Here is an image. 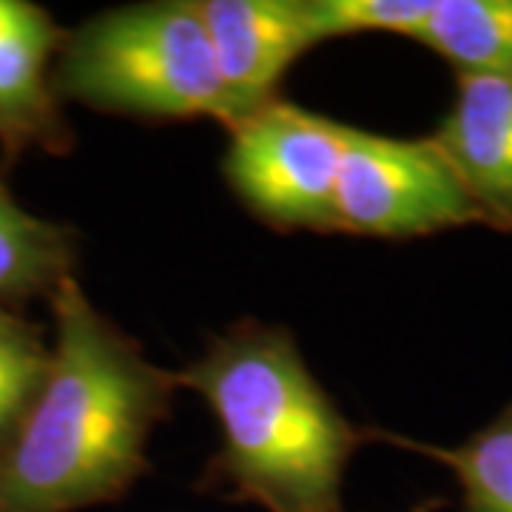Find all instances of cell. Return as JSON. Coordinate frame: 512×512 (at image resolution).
Instances as JSON below:
<instances>
[{"instance_id": "obj_1", "label": "cell", "mask_w": 512, "mask_h": 512, "mask_svg": "<svg viewBox=\"0 0 512 512\" xmlns=\"http://www.w3.org/2000/svg\"><path fill=\"white\" fill-rule=\"evenodd\" d=\"M46 302L49 370L0 447V512H77L123 498L148 473L151 436L180 390L177 373L97 311L77 276Z\"/></svg>"}, {"instance_id": "obj_9", "label": "cell", "mask_w": 512, "mask_h": 512, "mask_svg": "<svg viewBox=\"0 0 512 512\" xmlns=\"http://www.w3.org/2000/svg\"><path fill=\"white\" fill-rule=\"evenodd\" d=\"M77 234L66 222L26 211L0 177V305L49 299L74 276Z\"/></svg>"}, {"instance_id": "obj_11", "label": "cell", "mask_w": 512, "mask_h": 512, "mask_svg": "<svg viewBox=\"0 0 512 512\" xmlns=\"http://www.w3.org/2000/svg\"><path fill=\"white\" fill-rule=\"evenodd\" d=\"M365 436L367 441L382 439L416 450L450 467L461 484L464 512H512V404L458 447L410 441L373 427H365Z\"/></svg>"}, {"instance_id": "obj_2", "label": "cell", "mask_w": 512, "mask_h": 512, "mask_svg": "<svg viewBox=\"0 0 512 512\" xmlns=\"http://www.w3.org/2000/svg\"><path fill=\"white\" fill-rule=\"evenodd\" d=\"M220 427L208 476L268 512H342V484L365 427L336 407L288 328L239 322L177 373Z\"/></svg>"}, {"instance_id": "obj_3", "label": "cell", "mask_w": 512, "mask_h": 512, "mask_svg": "<svg viewBox=\"0 0 512 512\" xmlns=\"http://www.w3.org/2000/svg\"><path fill=\"white\" fill-rule=\"evenodd\" d=\"M55 89L103 114L231 123L200 0L128 3L66 29Z\"/></svg>"}, {"instance_id": "obj_5", "label": "cell", "mask_w": 512, "mask_h": 512, "mask_svg": "<svg viewBox=\"0 0 512 512\" xmlns=\"http://www.w3.org/2000/svg\"><path fill=\"white\" fill-rule=\"evenodd\" d=\"M336 234L413 239L478 222L433 140L384 137L339 123Z\"/></svg>"}, {"instance_id": "obj_10", "label": "cell", "mask_w": 512, "mask_h": 512, "mask_svg": "<svg viewBox=\"0 0 512 512\" xmlns=\"http://www.w3.org/2000/svg\"><path fill=\"white\" fill-rule=\"evenodd\" d=\"M416 40L458 77L512 80V0H433Z\"/></svg>"}, {"instance_id": "obj_7", "label": "cell", "mask_w": 512, "mask_h": 512, "mask_svg": "<svg viewBox=\"0 0 512 512\" xmlns=\"http://www.w3.org/2000/svg\"><path fill=\"white\" fill-rule=\"evenodd\" d=\"M66 29L32 0H0V157L29 151L69 154L74 131L55 89V60Z\"/></svg>"}, {"instance_id": "obj_8", "label": "cell", "mask_w": 512, "mask_h": 512, "mask_svg": "<svg viewBox=\"0 0 512 512\" xmlns=\"http://www.w3.org/2000/svg\"><path fill=\"white\" fill-rule=\"evenodd\" d=\"M476 208L512 231V80L458 77L453 109L430 137Z\"/></svg>"}, {"instance_id": "obj_13", "label": "cell", "mask_w": 512, "mask_h": 512, "mask_svg": "<svg viewBox=\"0 0 512 512\" xmlns=\"http://www.w3.org/2000/svg\"><path fill=\"white\" fill-rule=\"evenodd\" d=\"M308 20L319 43L353 35H402L421 32L433 0H305Z\"/></svg>"}, {"instance_id": "obj_12", "label": "cell", "mask_w": 512, "mask_h": 512, "mask_svg": "<svg viewBox=\"0 0 512 512\" xmlns=\"http://www.w3.org/2000/svg\"><path fill=\"white\" fill-rule=\"evenodd\" d=\"M52 345L18 308L0 305V447L18 430L49 370Z\"/></svg>"}, {"instance_id": "obj_6", "label": "cell", "mask_w": 512, "mask_h": 512, "mask_svg": "<svg viewBox=\"0 0 512 512\" xmlns=\"http://www.w3.org/2000/svg\"><path fill=\"white\" fill-rule=\"evenodd\" d=\"M200 15L228 97V131L282 100L293 63L319 46L305 0H200Z\"/></svg>"}, {"instance_id": "obj_4", "label": "cell", "mask_w": 512, "mask_h": 512, "mask_svg": "<svg viewBox=\"0 0 512 512\" xmlns=\"http://www.w3.org/2000/svg\"><path fill=\"white\" fill-rule=\"evenodd\" d=\"M222 174L274 231L336 234L339 120L276 100L231 131Z\"/></svg>"}]
</instances>
